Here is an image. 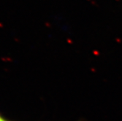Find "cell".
I'll return each mask as SVG.
<instances>
[{"instance_id":"cell-1","label":"cell","mask_w":122,"mask_h":121,"mask_svg":"<svg viewBox=\"0 0 122 121\" xmlns=\"http://www.w3.org/2000/svg\"><path fill=\"white\" fill-rule=\"evenodd\" d=\"M0 121H7V120H6L5 118H3L1 115H0Z\"/></svg>"}]
</instances>
